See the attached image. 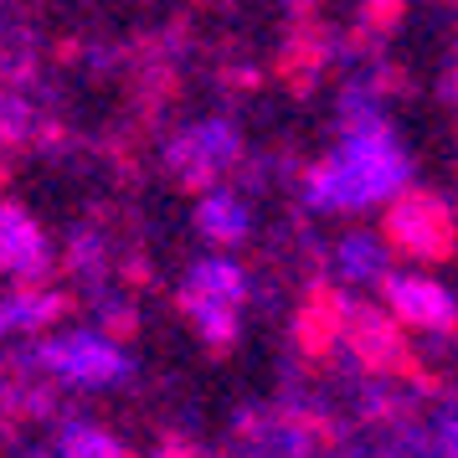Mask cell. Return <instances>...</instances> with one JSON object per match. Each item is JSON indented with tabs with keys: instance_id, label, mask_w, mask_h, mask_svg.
I'll return each instance as SVG.
<instances>
[{
	"instance_id": "cell-1",
	"label": "cell",
	"mask_w": 458,
	"mask_h": 458,
	"mask_svg": "<svg viewBox=\"0 0 458 458\" xmlns=\"http://www.w3.org/2000/svg\"><path fill=\"white\" fill-rule=\"evenodd\" d=\"M412 186V155L396 140L386 114L345 119L325 160H314L299 181V201L314 216H360L381 211Z\"/></svg>"
},
{
	"instance_id": "cell-2",
	"label": "cell",
	"mask_w": 458,
	"mask_h": 458,
	"mask_svg": "<svg viewBox=\"0 0 458 458\" xmlns=\"http://www.w3.org/2000/svg\"><path fill=\"white\" fill-rule=\"evenodd\" d=\"M26 371H37L42 381L63 386V392H119L134 376V355L124 351V340L104 325H67V330H42L37 340L21 345Z\"/></svg>"
},
{
	"instance_id": "cell-3",
	"label": "cell",
	"mask_w": 458,
	"mask_h": 458,
	"mask_svg": "<svg viewBox=\"0 0 458 458\" xmlns=\"http://www.w3.org/2000/svg\"><path fill=\"white\" fill-rule=\"evenodd\" d=\"M252 293V273L232 258V248H216L196 258L181 278V310H186L191 330L201 335V345L227 351L242 335V310Z\"/></svg>"
},
{
	"instance_id": "cell-4",
	"label": "cell",
	"mask_w": 458,
	"mask_h": 458,
	"mask_svg": "<svg viewBox=\"0 0 458 458\" xmlns=\"http://www.w3.org/2000/svg\"><path fill=\"white\" fill-rule=\"evenodd\" d=\"M242 160V129L232 124L227 114H207L191 119L165 140V170L181 186L201 191L211 181H227V170Z\"/></svg>"
},
{
	"instance_id": "cell-5",
	"label": "cell",
	"mask_w": 458,
	"mask_h": 458,
	"mask_svg": "<svg viewBox=\"0 0 458 458\" xmlns=\"http://www.w3.org/2000/svg\"><path fill=\"white\" fill-rule=\"evenodd\" d=\"M386 237L407 263H437L458 248V222L448 201H437L428 191H402L396 201H386Z\"/></svg>"
},
{
	"instance_id": "cell-6",
	"label": "cell",
	"mask_w": 458,
	"mask_h": 458,
	"mask_svg": "<svg viewBox=\"0 0 458 458\" xmlns=\"http://www.w3.org/2000/svg\"><path fill=\"white\" fill-rule=\"evenodd\" d=\"M381 299H386V310L402 330H422V335L458 330V293L428 268H392L386 284H381Z\"/></svg>"
},
{
	"instance_id": "cell-7",
	"label": "cell",
	"mask_w": 458,
	"mask_h": 458,
	"mask_svg": "<svg viewBox=\"0 0 458 458\" xmlns=\"http://www.w3.org/2000/svg\"><path fill=\"white\" fill-rule=\"evenodd\" d=\"M47 273H52V242L42 222L21 201H0V278L47 284Z\"/></svg>"
},
{
	"instance_id": "cell-8",
	"label": "cell",
	"mask_w": 458,
	"mask_h": 458,
	"mask_svg": "<svg viewBox=\"0 0 458 458\" xmlns=\"http://www.w3.org/2000/svg\"><path fill=\"white\" fill-rule=\"evenodd\" d=\"M392 268H396V248H392V237L376 227H351L330 248V278L351 293L381 289Z\"/></svg>"
},
{
	"instance_id": "cell-9",
	"label": "cell",
	"mask_w": 458,
	"mask_h": 458,
	"mask_svg": "<svg viewBox=\"0 0 458 458\" xmlns=\"http://www.w3.org/2000/svg\"><path fill=\"white\" fill-rule=\"evenodd\" d=\"M196 232L211 248H242L252 237V201L227 181H211L196 191Z\"/></svg>"
},
{
	"instance_id": "cell-10",
	"label": "cell",
	"mask_w": 458,
	"mask_h": 458,
	"mask_svg": "<svg viewBox=\"0 0 458 458\" xmlns=\"http://www.w3.org/2000/svg\"><path fill=\"white\" fill-rule=\"evenodd\" d=\"M67 310V299L47 284H16V289L0 299V345L11 340H37L47 325H57Z\"/></svg>"
},
{
	"instance_id": "cell-11",
	"label": "cell",
	"mask_w": 458,
	"mask_h": 458,
	"mask_svg": "<svg viewBox=\"0 0 458 458\" xmlns=\"http://www.w3.org/2000/svg\"><path fill=\"white\" fill-rule=\"evenodd\" d=\"M52 454L63 458H119L124 454V443L98 428L93 417H63L57 428H52Z\"/></svg>"
},
{
	"instance_id": "cell-12",
	"label": "cell",
	"mask_w": 458,
	"mask_h": 458,
	"mask_svg": "<svg viewBox=\"0 0 458 458\" xmlns=\"http://www.w3.org/2000/svg\"><path fill=\"white\" fill-rule=\"evenodd\" d=\"M242 437H248L252 454H310L314 448V433L299 428L293 417H248Z\"/></svg>"
},
{
	"instance_id": "cell-13",
	"label": "cell",
	"mask_w": 458,
	"mask_h": 458,
	"mask_svg": "<svg viewBox=\"0 0 458 458\" xmlns=\"http://www.w3.org/2000/svg\"><path fill=\"white\" fill-rule=\"evenodd\" d=\"M402 443H417L412 454H454L458 458V402H437L433 417L412 428V433H402Z\"/></svg>"
}]
</instances>
